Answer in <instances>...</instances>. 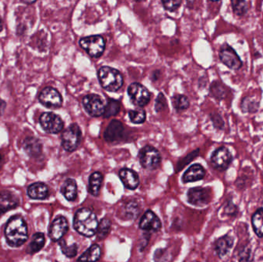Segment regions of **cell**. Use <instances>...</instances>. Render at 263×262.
Instances as JSON below:
<instances>
[{"label": "cell", "instance_id": "6da1fadb", "mask_svg": "<svg viewBox=\"0 0 263 262\" xmlns=\"http://www.w3.org/2000/svg\"><path fill=\"white\" fill-rule=\"evenodd\" d=\"M4 235L9 246L20 247L29 239L28 225L21 215L12 216L6 224Z\"/></svg>", "mask_w": 263, "mask_h": 262}, {"label": "cell", "instance_id": "7a4b0ae2", "mask_svg": "<svg viewBox=\"0 0 263 262\" xmlns=\"http://www.w3.org/2000/svg\"><path fill=\"white\" fill-rule=\"evenodd\" d=\"M98 226L97 216L90 208H80L75 214L73 227L79 234L86 237H92L96 234Z\"/></svg>", "mask_w": 263, "mask_h": 262}, {"label": "cell", "instance_id": "3957f363", "mask_svg": "<svg viewBox=\"0 0 263 262\" xmlns=\"http://www.w3.org/2000/svg\"><path fill=\"white\" fill-rule=\"evenodd\" d=\"M99 83L105 90L116 92L123 85V77L118 70L109 66H103L98 73Z\"/></svg>", "mask_w": 263, "mask_h": 262}, {"label": "cell", "instance_id": "277c9868", "mask_svg": "<svg viewBox=\"0 0 263 262\" xmlns=\"http://www.w3.org/2000/svg\"><path fill=\"white\" fill-rule=\"evenodd\" d=\"M81 138L82 132L79 125L72 124L62 134V146L66 152H74L80 143Z\"/></svg>", "mask_w": 263, "mask_h": 262}, {"label": "cell", "instance_id": "5b68a950", "mask_svg": "<svg viewBox=\"0 0 263 262\" xmlns=\"http://www.w3.org/2000/svg\"><path fill=\"white\" fill-rule=\"evenodd\" d=\"M79 45L91 57L99 58L105 48V43L101 36H90L81 39Z\"/></svg>", "mask_w": 263, "mask_h": 262}, {"label": "cell", "instance_id": "8992f818", "mask_svg": "<svg viewBox=\"0 0 263 262\" xmlns=\"http://www.w3.org/2000/svg\"><path fill=\"white\" fill-rule=\"evenodd\" d=\"M140 164L147 170L157 169L161 162V155L154 147L147 145L143 147L139 153Z\"/></svg>", "mask_w": 263, "mask_h": 262}, {"label": "cell", "instance_id": "52a82bcc", "mask_svg": "<svg viewBox=\"0 0 263 262\" xmlns=\"http://www.w3.org/2000/svg\"><path fill=\"white\" fill-rule=\"evenodd\" d=\"M219 59L225 66L231 70H240L242 66V61L237 54L235 50L228 43H224L219 52Z\"/></svg>", "mask_w": 263, "mask_h": 262}, {"label": "cell", "instance_id": "ba28073f", "mask_svg": "<svg viewBox=\"0 0 263 262\" xmlns=\"http://www.w3.org/2000/svg\"><path fill=\"white\" fill-rule=\"evenodd\" d=\"M42 129L48 134H58L63 131L64 122L60 116L53 112H44L40 117Z\"/></svg>", "mask_w": 263, "mask_h": 262}, {"label": "cell", "instance_id": "9c48e42d", "mask_svg": "<svg viewBox=\"0 0 263 262\" xmlns=\"http://www.w3.org/2000/svg\"><path fill=\"white\" fill-rule=\"evenodd\" d=\"M128 94L133 104L140 107L147 106L150 101V93L140 83H133L128 88Z\"/></svg>", "mask_w": 263, "mask_h": 262}, {"label": "cell", "instance_id": "30bf717a", "mask_svg": "<svg viewBox=\"0 0 263 262\" xmlns=\"http://www.w3.org/2000/svg\"><path fill=\"white\" fill-rule=\"evenodd\" d=\"M39 101L45 107L49 109H58L63 105L61 94L53 87H46L39 96Z\"/></svg>", "mask_w": 263, "mask_h": 262}, {"label": "cell", "instance_id": "8fae6325", "mask_svg": "<svg viewBox=\"0 0 263 262\" xmlns=\"http://www.w3.org/2000/svg\"><path fill=\"white\" fill-rule=\"evenodd\" d=\"M82 105L86 112L92 117H99L105 112V105L98 95L89 94L85 96L82 99Z\"/></svg>", "mask_w": 263, "mask_h": 262}, {"label": "cell", "instance_id": "7c38bea8", "mask_svg": "<svg viewBox=\"0 0 263 262\" xmlns=\"http://www.w3.org/2000/svg\"><path fill=\"white\" fill-rule=\"evenodd\" d=\"M233 160L232 153L225 147H220L212 153L211 163L219 171H225L229 168Z\"/></svg>", "mask_w": 263, "mask_h": 262}, {"label": "cell", "instance_id": "4fadbf2b", "mask_svg": "<svg viewBox=\"0 0 263 262\" xmlns=\"http://www.w3.org/2000/svg\"><path fill=\"white\" fill-rule=\"evenodd\" d=\"M188 201L195 206H205L209 204L211 200L210 191L207 188H190L187 193Z\"/></svg>", "mask_w": 263, "mask_h": 262}, {"label": "cell", "instance_id": "5bb4252c", "mask_svg": "<svg viewBox=\"0 0 263 262\" xmlns=\"http://www.w3.org/2000/svg\"><path fill=\"white\" fill-rule=\"evenodd\" d=\"M69 230V223L64 216L59 215L56 217L49 229V236L52 241H59L63 238V236L67 233Z\"/></svg>", "mask_w": 263, "mask_h": 262}, {"label": "cell", "instance_id": "9a60e30c", "mask_svg": "<svg viewBox=\"0 0 263 262\" xmlns=\"http://www.w3.org/2000/svg\"><path fill=\"white\" fill-rule=\"evenodd\" d=\"M20 204L17 195L9 190L0 191V218L9 211L15 209Z\"/></svg>", "mask_w": 263, "mask_h": 262}, {"label": "cell", "instance_id": "2e32d148", "mask_svg": "<svg viewBox=\"0 0 263 262\" xmlns=\"http://www.w3.org/2000/svg\"><path fill=\"white\" fill-rule=\"evenodd\" d=\"M161 221L158 216L153 211H146L140 222V227L142 230L149 232H157L161 228Z\"/></svg>", "mask_w": 263, "mask_h": 262}, {"label": "cell", "instance_id": "e0dca14e", "mask_svg": "<svg viewBox=\"0 0 263 262\" xmlns=\"http://www.w3.org/2000/svg\"><path fill=\"white\" fill-rule=\"evenodd\" d=\"M23 148L26 153L32 158H38L43 152V144L38 138L28 136L23 140Z\"/></svg>", "mask_w": 263, "mask_h": 262}, {"label": "cell", "instance_id": "ac0fdd59", "mask_svg": "<svg viewBox=\"0 0 263 262\" xmlns=\"http://www.w3.org/2000/svg\"><path fill=\"white\" fill-rule=\"evenodd\" d=\"M233 237L228 234L219 237L214 244V248H215L216 254L220 258H223L227 255H229L231 249L233 247Z\"/></svg>", "mask_w": 263, "mask_h": 262}, {"label": "cell", "instance_id": "d6986e66", "mask_svg": "<svg viewBox=\"0 0 263 262\" xmlns=\"http://www.w3.org/2000/svg\"><path fill=\"white\" fill-rule=\"evenodd\" d=\"M118 175L124 186L128 189L135 190L140 185L138 174L134 170L122 168L118 172Z\"/></svg>", "mask_w": 263, "mask_h": 262}, {"label": "cell", "instance_id": "ffe728a7", "mask_svg": "<svg viewBox=\"0 0 263 262\" xmlns=\"http://www.w3.org/2000/svg\"><path fill=\"white\" fill-rule=\"evenodd\" d=\"M123 133L124 127L122 124L119 121L113 120L105 129L104 137L107 142H114L119 140L123 135Z\"/></svg>", "mask_w": 263, "mask_h": 262}, {"label": "cell", "instance_id": "44dd1931", "mask_svg": "<svg viewBox=\"0 0 263 262\" xmlns=\"http://www.w3.org/2000/svg\"><path fill=\"white\" fill-rule=\"evenodd\" d=\"M50 190L43 182H35L27 188V195L31 199L44 200L49 197Z\"/></svg>", "mask_w": 263, "mask_h": 262}, {"label": "cell", "instance_id": "7402d4cb", "mask_svg": "<svg viewBox=\"0 0 263 262\" xmlns=\"http://www.w3.org/2000/svg\"><path fill=\"white\" fill-rule=\"evenodd\" d=\"M206 175V170L203 166L199 164H195L188 168L183 176V181L184 183L194 182L199 181L204 178Z\"/></svg>", "mask_w": 263, "mask_h": 262}, {"label": "cell", "instance_id": "603a6c76", "mask_svg": "<svg viewBox=\"0 0 263 262\" xmlns=\"http://www.w3.org/2000/svg\"><path fill=\"white\" fill-rule=\"evenodd\" d=\"M62 194L66 200L73 201L77 198V185L73 178H68L64 181L61 187Z\"/></svg>", "mask_w": 263, "mask_h": 262}, {"label": "cell", "instance_id": "cb8c5ba5", "mask_svg": "<svg viewBox=\"0 0 263 262\" xmlns=\"http://www.w3.org/2000/svg\"><path fill=\"white\" fill-rule=\"evenodd\" d=\"M45 243H46L45 234L42 232L35 233L26 250L27 254H34L38 253L44 247Z\"/></svg>", "mask_w": 263, "mask_h": 262}, {"label": "cell", "instance_id": "d4e9b609", "mask_svg": "<svg viewBox=\"0 0 263 262\" xmlns=\"http://www.w3.org/2000/svg\"><path fill=\"white\" fill-rule=\"evenodd\" d=\"M102 181H103V176H102L100 172H93L89 176L88 191H89L91 195H93V196H98L99 195L101 187H102Z\"/></svg>", "mask_w": 263, "mask_h": 262}, {"label": "cell", "instance_id": "484cf974", "mask_svg": "<svg viewBox=\"0 0 263 262\" xmlns=\"http://www.w3.org/2000/svg\"><path fill=\"white\" fill-rule=\"evenodd\" d=\"M252 225L255 234L263 237V208H258L252 216Z\"/></svg>", "mask_w": 263, "mask_h": 262}, {"label": "cell", "instance_id": "4316f807", "mask_svg": "<svg viewBox=\"0 0 263 262\" xmlns=\"http://www.w3.org/2000/svg\"><path fill=\"white\" fill-rule=\"evenodd\" d=\"M101 256V248L98 244H92L89 248L85 251L78 260H91L96 261L99 260Z\"/></svg>", "mask_w": 263, "mask_h": 262}, {"label": "cell", "instance_id": "83f0119b", "mask_svg": "<svg viewBox=\"0 0 263 262\" xmlns=\"http://www.w3.org/2000/svg\"><path fill=\"white\" fill-rule=\"evenodd\" d=\"M120 111V104L119 102L115 99H109L107 102L106 106H105V112L103 116L105 118L112 117L116 116L117 114Z\"/></svg>", "mask_w": 263, "mask_h": 262}, {"label": "cell", "instance_id": "f1b7e54d", "mask_svg": "<svg viewBox=\"0 0 263 262\" xmlns=\"http://www.w3.org/2000/svg\"><path fill=\"white\" fill-rule=\"evenodd\" d=\"M140 212L139 205L135 201H130L126 203L123 207V214L125 218L128 219H135Z\"/></svg>", "mask_w": 263, "mask_h": 262}, {"label": "cell", "instance_id": "f546056e", "mask_svg": "<svg viewBox=\"0 0 263 262\" xmlns=\"http://www.w3.org/2000/svg\"><path fill=\"white\" fill-rule=\"evenodd\" d=\"M111 225L112 224L109 218H104L103 219H102L98 226L97 231H96L99 240L105 238L108 236L110 231Z\"/></svg>", "mask_w": 263, "mask_h": 262}, {"label": "cell", "instance_id": "4dcf8cb0", "mask_svg": "<svg viewBox=\"0 0 263 262\" xmlns=\"http://www.w3.org/2000/svg\"><path fill=\"white\" fill-rule=\"evenodd\" d=\"M173 106L177 111H183L189 107V101L186 96L175 95L172 99Z\"/></svg>", "mask_w": 263, "mask_h": 262}, {"label": "cell", "instance_id": "1f68e13d", "mask_svg": "<svg viewBox=\"0 0 263 262\" xmlns=\"http://www.w3.org/2000/svg\"><path fill=\"white\" fill-rule=\"evenodd\" d=\"M59 246L61 247L62 252L67 257H74L78 253V246L76 243L68 245L64 239H60L59 241Z\"/></svg>", "mask_w": 263, "mask_h": 262}, {"label": "cell", "instance_id": "d6a6232c", "mask_svg": "<svg viewBox=\"0 0 263 262\" xmlns=\"http://www.w3.org/2000/svg\"><path fill=\"white\" fill-rule=\"evenodd\" d=\"M231 7L235 15L243 17L247 13V5L245 0H230Z\"/></svg>", "mask_w": 263, "mask_h": 262}, {"label": "cell", "instance_id": "836d02e7", "mask_svg": "<svg viewBox=\"0 0 263 262\" xmlns=\"http://www.w3.org/2000/svg\"><path fill=\"white\" fill-rule=\"evenodd\" d=\"M128 117L133 123L142 124L145 122L147 119V114L145 110L142 109L131 110L128 112Z\"/></svg>", "mask_w": 263, "mask_h": 262}, {"label": "cell", "instance_id": "e575fe53", "mask_svg": "<svg viewBox=\"0 0 263 262\" xmlns=\"http://www.w3.org/2000/svg\"><path fill=\"white\" fill-rule=\"evenodd\" d=\"M258 108V102L251 98H245L241 103V109L244 112H255Z\"/></svg>", "mask_w": 263, "mask_h": 262}, {"label": "cell", "instance_id": "d590c367", "mask_svg": "<svg viewBox=\"0 0 263 262\" xmlns=\"http://www.w3.org/2000/svg\"><path fill=\"white\" fill-rule=\"evenodd\" d=\"M163 7L169 11H175L181 5L182 0H162Z\"/></svg>", "mask_w": 263, "mask_h": 262}, {"label": "cell", "instance_id": "8d00e7d4", "mask_svg": "<svg viewBox=\"0 0 263 262\" xmlns=\"http://www.w3.org/2000/svg\"><path fill=\"white\" fill-rule=\"evenodd\" d=\"M212 93L214 96L217 99H221L225 96V91L222 85L219 83H214L212 86Z\"/></svg>", "mask_w": 263, "mask_h": 262}, {"label": "cell", "instance_id": "74e56055", "mask_svg": "<svg viewBox=\"0 0 263 262\" xmlns=\"http://www.w3.org/2000/svg\"><path fill=\"white\" fill-rule=\"evenodd\" d=\"M166 106H167V102H166V97L163 93H160L156 100V111L160 112L166 109Z\"/></svg>", "mask_w": 263, "mask_h": 262}, {"label": "cell", "instance_id": "f35d334b", "mask_svg": "<svg viewBox=\"0 0 263 262\" xmlns=\"http://www.w3.org/2000/svg\"><path fill=\"white\" fill-rule=\"evenodd\" d=\"M212 120L213 122L215 127L218 128V129H223L224 127V122L222 120V117L219 116V114H215L212 115Z\"/></svg>", "mask_w": 263, "mask_h": 262}, {"label": "cell", "instance_id": "ab89813d", "mask_svg": "<svg viewBox=\"0 0 263 262\" xmlns=\"http://www.w3.org/2000/svg\"><path fill=\"white\" fill-rule=\"evenodd\" d=\"M225 211L227 214L232 216L236 214L238 209H237V207L235 206L233 203L229 201V202L228 203V204H227V206L225 208Z\"/></svg>", "mask_w": 263, "mask_h": 262}, {"label": "cell", "instance_id": "60d3db41", "mask_svg": "<svg viewBox=\"0 0 263 262\" xmlns=\"http://www.w3.org/2000/svg\"><path fill=\"white\" fill-rule=\"evenodd\" d=\"M249 253H250L249 250H245V249H244V250H242V251H241V253H240L241 257L240 258H239V260H248V257H249Z\"/></svg>", "mask_w": 263, "mask_h": 262}, {"label": "cell", "instance_id": "b9f144b4", "mask_svg": "<svg viewBox=\"0 0 263 262\" xmlns=\"http://www.w3.org/2000/svg\"><path fill=\"white\" fill-rule=\"evenodd\" d=\"M7 108V102L0 98V117L4 115Z\"/></svg>", "mask_w": 263, "mask_h": 262}, {"label": "cell", "instance_id": "7bdbcfd3", "mask_svg": "<svg viewBox=\"0 0 263 262\" xmlns=\"http://www.w3.org/2000/svg\"><path fill=\"white\" fill-rule=\"evenodd\" d=\"M21 1L25 4H27V5H31V4L37 2V0H21Z\"/></svg>", "mask_w": 263, "mask_h": 262}, {"label": "cell", "instance_id": "ee69618b", "mask_svg": "<svg viewBox=\"0 0 263 262\" xmlns=\"http://www.w3.org/2000/svg\"><path fill=\"white\" fill-rule=\"evenodd\" d=\"M4 156H3L2 154H0V170H1V168H2L3 166H4Z\"/></svg>", "mask_w": 263, "mask_h": 262}, {"label": "cell", "instance_id": "f6af8a7d", "mask_svg": "<svg viewBox=\"0 0 263 262\" xmlns=\"http://www.w3.org/2000/svg\"><path fill=\"white\" fill-rule=\"evenodd\" d=\"M3 29H4V23H3L2 19L0 17V32H2Z\"/></svg>", "mask_w": 263, "mask_h": 262}, {"label": "cell", "instance_id": "bcb514c9", "mask_svg": "<svg viewBox=\"0 0 263 262\" xmlns=\"http://www.w3.org/2000/svg\"><path fill=\"white\" fill-rule=\"evenodd\" d=\"M135 1H137V2H142L143 0H135Z\"/></svg>", "mask_w": 263, "mask_h": 262}, {"label": "cell", "instance_id": "7dc6e473", "mask_svg": "<svg viewBox=\"0 0 263 262\" xmlns=\"http://www.w3.org/2000/svg\"><path fill=\"white\" fill-rule=\"evenodd\" d=\"M212 1H214V2H217V1H219V0H212Z\"/></svg>", "mask_w": 263, "mask_h": 262}]
</instances>
